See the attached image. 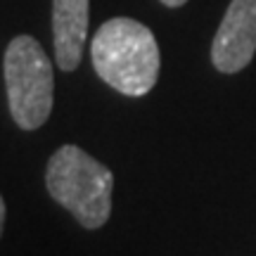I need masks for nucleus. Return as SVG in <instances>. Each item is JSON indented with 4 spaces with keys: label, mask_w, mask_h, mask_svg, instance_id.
I'll list each match as a JSON object with an SVG mask.
<instances>
[{
    "label": "nucleus",
    "mask_w": 256,
    "mask_h": 256,
    "mask_svg": "<svg viewBox=\"0 0 256 256\" xmlns=\"http://www.w3.org/2000/svg\"><path fill=\"white\" fill-rule=\"evenodd\" d=\"M92 66L102 81L128 98H140L159 78V46L154 34L136 19L104 22L90 43Z\"/></svg>",
    "instance_id": "1"
},
{
    "label": "nucleus",
    "mask_w": 256,
    "mask_h": 256,
    "mask_svg": "<svg viewBox=\"0 0 256 256\" xmlns=\"http://www.w3.org/2000/svg\"><path fill=\"white\" fill-rule=\"evenodd\" d=\"M46 185L50 197L72 211L83 228L95 230L107 223L112 214L114 176L81 147L64 145L50 156Z\"/></svg>",
    "instance_id": "2"
},
{
    "label": "nucleus",
    "mask_w": 256,
    "mask_h": 256,
    "mask_svg": "<svg viewBox=\"0 0 256 256\" xmlns=\"http://www.w3.org/2000/svg\"><path fill=\"white\" fill-rule=\"evenodd\" d=\"M5 88L10 114L19 128L36 130L52 112V64L36 38L17 36L5 50Z\"/></svg>",
    "instance_id": "3"
},
{
    "label": "nucleus",
    "mask_w": 256,
    "mask_h": 256,
    "mask_svg": "<svg viewBox=\"0 0 256 256\" xmlns=\"http://www.w3.org/2000/svg\"><path fill=\"white\" fill-rule=\"evenodd\" d=\"M256 52V0H232L220 22L211 62L223 74L242 72Z\"/></svg>",
    "instance_id": "4"
},
{
    "label": "nucleus",
    "mask_w": 256,
    "mask_h": 256,
    "mask_svg": "<svg viewBox=\"0 0 256 256\" xmlns=\"http://www.w3.org/2000/svg\"><path fill=\"white\" fill-rule=\"evenodd\" d=\"M90 0H52L55 62L62 72H74L83 60L88 38Z\"/></svg>",
    "instance_id": "5"
},
{
    "label": "nucleus",
    "mask_w": 256,
    "mask_h": 256,
    "mask_svg": "<svg viewBox=\"0 0 256 256\" xmlns=\"http://www.w3.org/2000/svg\"><path fill=\"white\" fill-rule=\"evenodd\" d=\"M5 216H8V209H5V200L0 194V238H2V226H5Z\"/></svg>",
    "instance_id": "6"
},
{
    "label": "nucleus",
    "mask_w": 256,
    "mask_h": 256,
    "mask_svg": "<svg viewBox=\"0 0 256 256\" xmlns=\"http://www.w3.org/2000/svg\"><path fill=\"white\" fill-rule=\"evenodd\" d=\"M162 2H164L166 8H180V5H185L188 0H162Z\"/></svg>",
    "instance_id": "7"
}]
</instances>
